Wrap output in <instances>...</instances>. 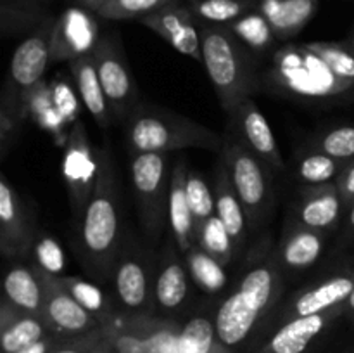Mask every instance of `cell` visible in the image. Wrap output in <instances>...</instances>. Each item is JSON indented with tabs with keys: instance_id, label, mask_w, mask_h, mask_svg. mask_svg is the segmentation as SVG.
Instances as JSON below:
<instances>
[{
	"instance_id": "cell-1",
	"label": "cell",
	"mask_w": 354,
	"mask_h": 353,
	"mask_svg": "<svg viewBox=\"0 0 354 353\" xmlns=\"http://www.w3.org/2000/svg\"><path fill=\"white\" fill-rule=\"evenodd\" d=\"M283 279L275 246L265 237L249 255L234 289L214 310L216 334L225 348H241L265 325L282 300Z\"/></svg>"
},
{
	"instance_id": "cell-2",
	"label": "cell",
	"mask_w": 354,
	"mask_h": 353,
	"mask_svg": "<svg viewBox=\"0 0 354 353\" xmlns=\"http://www.w3.org/2000/svg\"><path fill=\"white\" fill-rule=\"evenodd\" d=\"M99 172L83 215L76 221V255L97 282L113 280L114 263L124 239L120 185L109 147L97 149Z\"/></svg>"
},
{
	"instance_id": "cell-3",
	"label": "cell",
	"mask_w": 354,
	"mask_h": 353,
	"mask_svg": "<svg viewBox=\"0 0 354 353\" xmlns=\"http://www.w3.org/2000/svg\"><path fill=\"white\" fill-rule=\"evenodd\" d=\"M124 135L131 154L135 152H161L169 154L183 149L221 151L225 137L218 132L149 102H138L124 118Z\"/></svg>"
},
{
	"instance_id": "cell-4",
	"label": "cell",
	"mask_w": 354,
	"mask_h": 353,
	"mask_svg": "<svg viewBox=\"0 0 354 353\" xmlns=\"http://www.w3.org/2000/svg\"><path fill=\"white\" fill-rule=\"evenodd\" d=\"M201 64L209 76L220 106L228 113L249 99L256 89L254 66L249 55L251 48L223 24L201 26Z\"/></svg>"
},
{
	"instance_id": "cell-5",
	"label": "cell",
	"mask_w": 354,
	"mask_h": 353,
	"mask_svg": "<svg viewBox=\"0 0 354 353\" xmlns=\"http://www.w3.org/2000/svg\"><path fill=\"white\" fill-rule=\"evenodd\" d=\"M270 80L286 92L306 100L337 99L354 90L308 44H289L275 51Z\"/></svg>"
},
{
	"instance_id": "cell-6",
	"label": "cell",
	"mask_w": 354,
	"mask_h": 353,
	"mask_svg": "<svg viewBox=\"0 0 354 353\" xmlns=\"http://www.w3.org/2000/svg\"><path fill=\"white\" fill-rule=\"evenodd\" d=\"M156 269L158 260H154L151 249L140 244L133 234H124L111 280L114 298L123 314H154Z\"/></svg>"
},
{
	"instance_id": "cell-7",
	"label": "cell",
	"mask_w": 354,
	"mask_h": 353,
	"mask_svg": "<svg viewBox=\"0 0 354 353\" xmlns=\"http://www.w3.org/2000/svg\"><path fill=\"white\" fill-rule=\"evenodd\" d=\"M221 165L244 204L251 228L261 227L273 208L272 170L230 134L221 149Z\"/></svg>"
},
{
	"instance_id": "cell-8",
	"label": "cell",
	"mask_w": 354,
	"mask_h": 353,
	"mask_svg": "<svg viewBox=\"0 0 354 353\" xmlns=\"http://www.w3.org/2000/svg\"><path fill=\"white\" fill-rule=\"evenodd\" d=\"M171 168L173 165L168 154L161 152L131 154V185H133L142 227L151 239H158L168 224Z\"/></svg>"
},
{
	"instance_id": "cell-9",
	"label": "cell",
	"mask_w": 354,
	"mask_h": 353,
	"mask_svg": "<svg viewBox=\"0 0 354 353\" xmlns=\"http://www.w3.org/2000/svg\"><path fill=\"white\" fill-rule=\"evenodd\" d=\"M102 327L116 353H178L182 325L171 317L121 311Z\"/></svg>"
},
{
	"instance_id": "cell-10",
	"label": "cell",
	"mask_w": 354,
	"mask_h": 353,
	"mask_svg": "<svg viewBox=\"0 0 354 353\" xmlns=\"http://www.w3.org/2000/svg\"><path fill=\"white\" fill-rule=\"evenodd\" d=\"M100 83L109 100L113 118L124 121L138 104V90L118 33L100 35L92 52Z\"/></svg>"
},
{
	"instance_id": "cell-11",
	"label": "cell",
	"mask_w": 354,
	"mask_h": 353,
	"mask_svg": "<svg viewBox=\"0 0 354 353\" xmlns=\"http://www.w3.org/2000/svg\"><path fill=\"white\" fill-rule=\"evenodd\" d=\"M99 172V156L97 149L90 144L86 127L82 120L71 125L68 141L62 154V179L68 189L69 206L73 217L78 221L90 199Z\"/></svg>"
},
{
	"instance_id": "cell-12",
	"label": "cell",
	"mask_w": 354,
	"mask_h": 353,
	"mask_svg": "<svg viewBox=\"0 0 354 353\" xmlns=\"http://www.w3.org/2000/svg\"><path fill=\"white\" fill-rule=\"evenodd\" d=\"M354 289V263L341 266L335 272L317 279L310 286L303 287L289 298L282 310L279 311L277 320H290L296 317L325 314V311L346 308L349 296Z\"/></svg>"
},
{
	"instance_id": "cell-13",
	"label": "cell",
	"mask_w": 354,
	"mask_h": 353,
	"mask_svg": "<svg viewBox=\"0 0 354 353\" xmlns=\"http://www.w3.org/2000/svg\"><path fill=\"white\" fill-rule=\"evenodd\" d=\"M38 234L37 220L31 208L16 192L6 175H0V251L7 260L31 256L35 237Z\"/></svg>"
},
{
	"instance_id": "cell-14",
	"label": "cell",
	"mask_w": 354,
	"mask_h": 353,
	"mask_svg": "<svg viewBox=\"0 0 354 353\" xmlns=\"http://www.w3.org/2000/svg\"><path fill=\"white\" fill-rule=\"evenodd\" d=\"M227 114L230 120V135L251 149L272 172L286 173V159L280 152L275 134L254 100L249 97Z\"/></svg>"
},
{
	"instance_id": "cell-15",
	"label": "cell",
	"mask_w": 354,
	"mask_h": 353,
	"mask_svg": "<svg viewBox=\"0 0 354 353\" xmlns=\"http://www.w3.org/2000/svg\"><path fill=\"white\" fill-rule=\"evenodd\" d=\"M55 16H48L38 28L26 35L23 42L14 51L10 59L9 76L21 96L26 100V96L33 92L35 87L40 83L41 76L47 71L52 54V35H54Z\"/></svg>"
},
{
	"instance_id": "cell-16",
	"label": "cell",
	"mask_w": 354,
	"mask_h": 353,
	"mask_svg": "<svg viewBox=\"0 0 354 353\" xmlns=\"http://www.w3.org/2000/svg\"><path fill=\"white\" fill-rule=\"evenodd\" d=\"M40 273L45 287L44 318L52 331L66 338H73V336H82L102 327L99 318L90 314L85 307H82L59 284L57 277L41 272V270Z\"/></svg>"
},
{
	"instance_id": "cell-17",
	"label": "cell",
	"mask_w": 354,
	"mask_h": 353,
	"mask_svg": "<svg viewBox=\"0 0 354 353\" xmlns=\"http://www.w3.org/2000/svg\"><path fill=\"white\" fill-rule=\"evenodd\" d=\"M99 26L90 10L71 7L57 16L52 35V64L73 62L92 54L99 42Z\"/></svg>"
},
{
	"instance_id": "cell-18",
	"label": "cell",
	"mask_w": 354,
	"mask_h": 353,
	"mask_svg": "<svg viewBox=\"0 0 354 353\" xmlns=\"http://www.w3.org/2000/svg\"><path fill=\"white\" fill-rule=\"evenodd\" d=\"M328 232L308 227L292 215L286 218L275 256L283 273H299L313 266L324 255Z\"/></svg>"
},
{
	"instance_id": "cell-19",
	"label": "cell",
	"mask_w": 354,
	"mask_h": 353,
	"mask_svg": "<svg viewBox=\"0 0 354 353\" xmlns=\"http://www.w3.org/2000/svg\"><path fill=\"white\" fill-rule=\"evenodd\" d=\"M138 21L145 28L159 35L176 52L197 62H203L201 28H197L196 16L189 7L171 2Z\"/></svg>"
},
{
	"instance_id": "cell-20",
	"label": "cell",
	"mask_w": 354,
	"mask_h": 353,
	"mask_svg": "<svg viewBox=\"0 0 354 353\" xmlns=\"http://www.w3.org/2000/svg\"><path fill=\"white\" fill-rule=\"evenodd\" d=\"M190 273L185 256L175 241L166 242L156 269V308L165 317H175L185 308L190 296Z\"/></svg>"
},
{
	"instance_id": "cell-21",
	"label": "cell",
	"mask_w": 354,
	"mask_h": 353,
	"mask_svg": "<svg viewBox=\"0 0 354 353\" xmlns=\"http://www.w3.org/2000/svg\"><path fill=\"white\" fill-rule=\"evenodd\" d=\"M346 308L325 314L296 317L282 322L270 334L258 353H306L325 331L344 315Z\"/></svg>"
},
{
	"instance_id": "cell-22",
	"label": "cell",
	"mask_w": 354,
	"mask_h": 353,
	"mask_svg": "<svg viewBox=\"0 0 354 353\" xmlns=\"http://www.w3.org/2000/svg\"><path fill=\"white\" fill-rule=\"evenodd\" d=\"M346 204L335 182L306 185L292 206V217L308 227L330 234L344 218Z\"/></svg>"
},
{
	"instance_id": "cell-23",
	"label": "cell",
	"mask_w": 354,
	"mask_h": 353,
	"mask_svg": "<svg viewBox=\"0 0 354 353\" xmlns=\"http://www.w3.org/2000/svg\"><path fill=\"white\" fill-rule=\"evenodd\" d=\"M41 315L16 308L7 300L0 301V346L2 353H16L52 334Z\"/></svg>"
},
{
	"instance_id": "cell-24",
	"label": "cell",
	"mask_w": 354,
	"mask_h": 353,
	"mask_svg": "<svg viewBox=\"0 0 354 353\" xmlns=\"http://www.w3.org/2000/svg\"><path fill=\"white\" fill-rule=\"evenodd\" d=\"M187 173L189 166L185 159L173 163L168 199V227L171 239L182 253L196 242V218L187 196Z\"/></svg>"
},
{
	"instance_id": "cell-25",
	"label": "cell",
	"mask_w": 354,
	"mask_h": 353,
	"mask_svg": "<svg viewBox=\"0 0 354 353\" xmlns=\"http://www.w3.org/2000/svg\"><path fill=\"white\" fill-rule=\"evenodd\" d=\"M3 300L19 310L44 317L45 287L40 270L23 263L10 265L3 277Z\"/></svg>"
},
{
	"instance_id": "cell-26",
	"label": "cell",
	"mask_w": 354,
	"mask_h": 353,
	"mask_svg": "<svg viewBox=\"0 0 354 353\" xmlns=\"http://www.w3.org/2000/svg\"><path fill=\"white\" fill-rule=\"evenodd\" d=\"M69 66H71L73 80H75L76 90H78V96L85 109L100 128H107L113 120V111H111L109 100L104 92L102 83H100L92 54L69 62Z\"/></svg>"
},
{
	"instance_id": "cell-27",
	"label": "cell",
	"mask_w": 354,
	"mask_h": 353,
	"mask_svg": "<svg viewBox=\"0 0 354 353\" xmlns=\"http://www.w3.org/2000/svg\"><path fill=\"white\" fill-rule=\"evenodd\" d=\"M213 192L214 203H216V217L220 218L221 224L228 230V234L232 235L235 248L239 251L244 246L245 235H248L251 225H249V218L248 213H245L244 204H242L241 197H239L237 190H235L234 183H232L223 165L218 166L216 170Z\"/></svg>"
},
{
	"instance_id": "cell-28",
	"label": "cell",
	"mask_w": 354,
	"mask_h": 353,
	"mask_svg": "<svg viewBox=\"0 0 354 353\" xmlns=\"http://www.w3.org/2000/svg\"><path fill=\"white\" fill-rule=\"evenodd\" d=\"M318 9V0H261L259 12L265 16L279 40L299 33Z\"/></svg>"
},
{
	"instance_id": "cell-29",
	"label": "cell",
	"mask_w": 354,
	"mask_h": 353,
	"mask_svg": "<svg viewBox=\"0 0 354 353\" xmlns=\"http://www.w3.org/2000/svg\"><path fill=\"white\" fill-rule=\"evenodd\" d=\"M57 280L82 307H85L90 314L95 315L102 325L109 324L113 318H116L121 314L116 298L107 296L97 282L76 275H59Z\"/></svg>"
},
{
	"instance_id": "cell-30",
	"label": "cell",
	"mask_w": 354,
	"mask_h": 353,
	"mask_svg": "<svg viewBox=\"0 0 354 353\" xmlns=\"http://www.w3.org/2000/svg\"><path fill=\"white\" fill-rule=\"evenodd\" d=\"M48 16L45 0H0V30L6 37L30 35Z\"/></svg>"
},
{
	"instance_id": "cell-31",
	"label": "cell",
	"mask_w": 354,
	"mask_h": 353,
	"mask_svg": "<svg viewBox=\"0 0 354 353\" xmlns=\"http://www.w3.org/2000/svg\"><path fill=\"white\" fill-rule=\"evenodd\" d=\"M178 353H232L218 339L214 311L192 315L182 325Z\"/></svg>"
},
{
	"instance_id": "cell-32",
	"label": "cell",
	"mask_w": 354,
	"mask_h": 353,
	"mask_svg": "<svg viewBox=\"0 0 354 353\" xmlns=\"http://www.w3.org/2000/svg\"><path fill=\"white\" fill-rule=\"evenodd\" d=\"M24 104L26 100L21 96L19 89L10 76H7L0 97V161L7 158L12 145L16 144L24 120Z\"/></svg>"
},
{
	"instance_id": "cell-33",
	"label": "cell",
	"mask_w": 354,
	"mask_h": 353,
	"mask_svg": "<svg viewBox=\"0 0 354 353\" xmlns=\"http://www.w3.org/2000/svg\"><path fill=\"white\" fill-rule=\"evenodd\" d=\"M183 256H185L190 279L201 291L207 294H216L227 287L228 277L225 265L213 258L209 253L204 251L197 242L183 251Z\"/></svg>"
},
{
	"instance_id": "cell-34",
	"label": "cell",
	"mask_w": 354,
	"mask_h": 353,
	"mask_svg": "<svg viewBox=\"0 0 354 353\" xmlns=\"http://www.w3.org/2000/svg\"><path fill=\"white\" fill-rule=\"evenodd\" d=\"M346 163L325 154V152L310 149L296 163V179L306 185L335 182L344 170Z\"/></svg>"
},
{
	"instance_id": "cell-35",
	"label": "cell",
	"mask_w": 354,
	"mask_h": 353,
	"mask_svg": "<svg viewBox=\"0 0 354 353\" xmlns=\"http://www.w3.org/2000/svg\"><path fill=\"white\" fill-rule=\"evenodd\" d=\"M196 242L204 251L209 253L213 258L223 263L225 266L234 260L235 253H237L234 239H232V235L228 234V230L225 228V225L221 224V220L216 215L197 225Z\"/></svg>"
},
{
	"instance_id": "cell-36",
	"label": "cell",
	"mask_w": 354,
	"mask_h": 353,
	"mask_svg": "<svg viewBox=\"0 0 354 353\" xmlns=\"http://www.w3.org/2000/svg\"><path fill=\"white\" fill-rule=\"evenodd\" d=\"M194 16L207 24H227L252 12L254 0H192L189 7Z\"/></svg>"
},
{
	"instance_id": "cell-37",
	"label": "cell",
	"mask_w": 354,
	"mask_h": 353,
	"mask_svg": "<svg viewBox=\"0 0 354 353\" xmlns=\"http://www.w3.org/2000/svg\"><path fill=\"white\" fill-rule=\"evenodd\" d=\"M227 26L251 51H266L273 44V40H275V35H273L268 21L265 19L261 12H249L242 16L241 19L227 24Z\"/></svg>"
},
{
	"instance_id": "cell-38",
	"label": "cell",
	"mask_w": 354,
	"mask_h": 353,
	"mask_svg": "<svg viewBox=\"0 0 354 353\" xmlns=\"http://www.w3.org/2000/svg\"><path fill=\"white\" fill-rule=\"evenodd\" d=\"M308 47L317 52L342 82L354 87V52L348 42H310Z\"/></svg>"
},
{
	"instance_id": "cell-39",
	"label": "cell",
	"mask_w": 354,
	"mask_h": 353,
	"mask_svg": "<svg viewBox=\"0 0 354 353\" xmlns=\"http://www.w3.org/2000/svg\"><path fill=\"white\" fill-rule=\"evenodd\" d=\"M171 2L178 0H104L95 14L111 21L142 19Z\"/></svg>"
},
{
	"instance_id": "cell-40",
	"label": "cell",
	"mask_w": 354,
	"mask_h": 353,
	"mask_svg": "<svg viewBox=\"0 0 354 353\" xmlns=\"http://www.w3.org/2000/svg\"><path fill=\"white\" fill-rule=\"evenodd\" d=\"M339 161L354 159V125H341L322 132L313 138V147Z\"/></svg>"
},
{
	"instance_id": "cell-41",
	"label": "cell",
	"mask_w": 354,
	"mask_h": 353,
	"mask_svg": "<svg viewBox=\"0 0 354 353\" xmlns=\"http://www.w3.org/2000/svg\"><path fill=\"white\" fill-rule=\"evenodd\" d=\"M31 256L35 258L33 265L38 270L45 273H50V275H66L64 273V251H62V246L59 244V241L55 237H52L48 232L40 230L38 228V234L35 237L33 249H31Z\"/></svg>"
},
{
	"instance_id": "cell-42",
	"label": "cell",
	"mask_w": 354,
	"mask_h": 353,
	"mask_svg": "<svg viewBox=\"0 0 354 353\" xmlns=\"http://www.w3.org/2000/svg\"><path fill=\"white\" fill-rule=\"evenodd\" d=\"M187 196H189L190 208H192L194 218H196V227L216 215L213 189L196 170H189L187 173Z\"/></svg>"
},
{
	"instance_id": "cell-43",
	"label": "cell",
	"mask_w": 354,
	"mask_h": 353,
	"mask_svg": "<svg viewBox=\"0 0 354 353\" xmlns=\"http://www.w3.org/2000/svg\"><path fill=\"white\" fill-rule=\"evenodd\" d=\"M113 343L104 327L82 336L66 338L52 353H113Z\"/></svg>"
},
{
	"instance_id": "cell-44",
	"label": "cell",
	"mask_w": 354,
	"mask_h": 353,
	"mask_svg": "<svg viewBox=\"0 0 354 353\" xmlns=\"http://www.w3.org/2000/svg\"><path fill=\"white\" fill-rule=\"evenodd\" d=\"M335 183H337L342 201L348 208L354 201V159L346 163L344 170L341 172L339 179L335 180Z\"/></svg>"
},
{
	"instance_id": "cell-45",
	"label": "cell",
	"mask_w": 354,
	"mask_h": 353,
	"mask_svg": "<svg viewBox=\"0 0 354 353\" xmlns=\"http://www.w3.org/2000/svg\"><path fill=\"white\" fill-rule=\"evenodd\" d=\"M64 339L66 336L57 334V332H52V334H48L47 338L40 339V341L33 343V345L26 346V348L19 350V352L16 353H52L62 341H64Z\"/></svg>"
},
{
	"instance_id": "cell-46",
	"label": "cell",
	"mask_w": 354,
	"mask_h": 353,
	"mask_svg": "<svg viewBox=\"0 0 354 353\" xmlns=\"http://www.w3.org/2000/svg\"><path fill=\"white\" fill-rule=\"evenodd\" d=\"M342 220H344V232H342L341 244L348 246L354 241V201L346 208Z\"/></svg>"
},
{
	"instance_id": "cell-47",
	"label": "cell",
	"mask_w": 354,
	"mask_h": 353,
	"mask_svg": "<svg viewBox=\"0 0 354 353\" xmlns=\"http://www.w3.org/2000/svg\"><path fill=\"white\" fill-rule=\"evenodd\" d=\"M73 2H76L80 7L95 14L97 10H99V7L104 3V0H73Z\"/></svg>"
},
{
	"instance_id": "cell-48",
	"label": "cell",
	"mask_w": 354,
	"mask_h": 353,
	"mask_svg": "<svg viewBox=\"0 0 354 353\" xmlns=\"http://www.w3.org/2000/svg\"><path fill=\"white\" fill-rule=\"evenodd\" d=\"M344 314L348 315V317L354 322V289H353L351 296H349L348 303H346V311H344Z\"/></svg>"
},
{
	"instance_id": "cell-49",
	"label": "cell",
	"mask_w": 354,
	"mask_h": 353,
	"mask_svg": "<svg viewBox=\"0 0 354 353\" xmlns=\"http://www.w3.org/2000/svg\"><path fill=\"white\" fill-rule=\"evenodd\" d=\"M349 44V47L353 48V52H354V28H353V31H351V35H349V38L348 40H346Z\"/></svg>"
},
{
	"instance_id": "cell-50",
	"label": "cell",
	"mask_w": 354,
	"mask_h": 353,
	"mask_svg": "<svg viewBox=\"0 0 354 353\" xmlns=\"http://www.w3.org/2000/svg\"><path fill=\"white\" fill-rule=\"evenodd\" d=\"M113 353H116V352H113Z\"/></svg>"
}]
</instances>
